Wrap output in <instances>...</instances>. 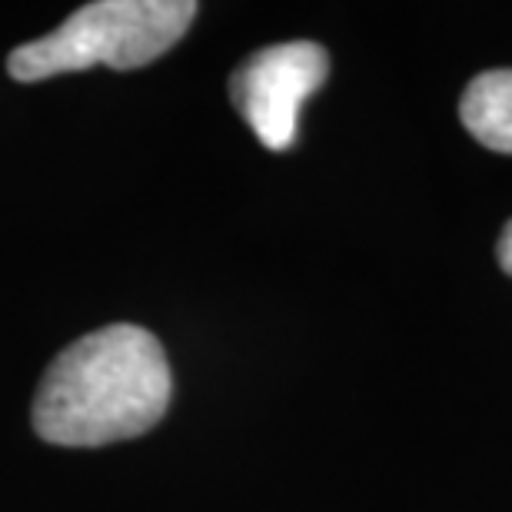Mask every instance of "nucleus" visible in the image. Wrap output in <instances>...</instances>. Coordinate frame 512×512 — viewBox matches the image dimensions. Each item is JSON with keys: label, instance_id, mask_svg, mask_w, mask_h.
<instances>
[{"label": "nucleus", "instance_id": "f257e3e1", "mask_svg": "<svg viewBox=\"0 0 512 512\" xmlns=\"http://www.w3.org/2000/svg\"><path fill=\"white\" fill-rule=\"evenodd\" d=\"M170 396L173 376L157 336L114 323L50 360L30 423L50 446L94 449L150 433L167 416Z\"/></svg>", "mask_w": 512, "mask_h": 512}, {"label": "nucleus", "instance_id": "f03ea898", "mask_svg": "<svg viewBox=\"0 0 512 512\" xmlns=\"http://www.w3.org/2000/svg\"><path fill=\"white\" fill-rule=\"evenodd\" d=\"M193 0H97L77 7L50 34L20 44L7 57L17 84H37L90 67H147L177 47L197 17Z\"/></svg>", "mask_w": 512, "mask_h": 512}, {"label": "nucleus", "instance_id": "7ed1b4c3", "mask_svg": "<svg viewBox=\"0 0 512 512\" xmlns=\"http://www.w3.org/2000/svg\"><path fill=\"white\" fill-rule=\"evenodd\" d=\"M330 77V54L313 40L256 50L230 77V100L266 150H290L300 107Z\"/></svg>", "mask_w": 512, "mask_h": 512}, {"label": "nucleus", "instance_id": "20e7f679", "mask_svg": "<svg viewBox=\"0 0 512 512\" xmlns=\"http://www.w3.org/2000/svg\"><path fill=\"white\" fill-rule=\"evenodd\" d=\"M463 127L496 153H512V67L486 70L459 100Z\"/></svg>", "mask_w": 512, "mask_h": 512}, {"label": "nucleus", "instance_id": "39448f33", "mask_svg": "<svg viewBox=\"0 0 512 512\" xmlns=\"http://www.w3.org/2000/svg\"><path fill=\"white\" fill-rule=\"evenodd\" d=\"M496 256H499V266L512 276V220L506 223L503 237H499V247H496Z\"/></svg>", "mask_w": 512, "mask_h": 512}]
</instances>
